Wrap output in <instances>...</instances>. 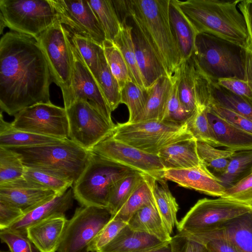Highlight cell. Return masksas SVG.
Here are the masks:
<instances>
[{
	"mask_svg": "<svg viewBox=\"0 0 252 252\" xmlns=\"http://www.w3.org/2000/svg\"><path fill=\"white\" fill-rule=\"evenodd\" d=\"M251 174H252V170H251Z\"/></svg>",
	"mask_w": 252,
	"mask_h": 252,
	"instance_id": "6125c7cd",
	"label": "cell"
},
{
	"mask_svg": "<svg viewBox=\"0 0 252 252\" xmlns=\"http://www.w3.org/2000/svg\"><path fill=\"white\" fill-rule=\"evenodd\" d=\"M92 151L156 180L163 179L164 169L158 155L145 153L115 139L112 135L97 144Z\"/></svg>",
	"mask_w": 252,
	"mask_h": 252,
	"instance_id": "5bb4252c",
	"label": "cell"
},
{
	"mask_svg": "<svg viewBox=\"0 0 252 252\" xmlns=\"http://www.w3.org/2000/svg\"><path fill=\"white\" fill-rule=\"evenodd\" d=\"M102 47L107 64L121 90L126 83L131 80L127 65L120 51L113 42L106 40Z\"/></svg>",
	"mask_w": 252,
	"mask_h": 252,
	"instance_id": "ee69618b",
	"label": "cell"
},
{
	"mask_svg": "<svg viewBox=\"0 0 252 252\" xmlns=\"http://www.w3.org/2000/svg\"><path fill=\"white\" fill-rule=\"evenodd\" d=\"M2 112L0 111V147H30L57 143L64 140L17 129L11 123L4 121Z\"/></svg>",
	"mask_w": 252,
	"mask_h": 252,
	"instance_id": "f1b7e54d",
	"label": "cell"
},
{
	"mask_svg": "<svg viewBox=\"0 0 252 252\" xmlns=\"http://www.w3.org/2000/svg\"><path fill=\"white\" fill-rule=\"evenodd\" d=\"M245 48L239 45L204 33L197 34L194 61L208 78L245 80Z\"/></svg>",
	"mask_w": 252,
	"mask_h": 252,
	"instance_id": "5b68a950",
	"label": "cell"
},
{
	"mask_svg": "<svg viewBox=\"0 0 252 252\" xmlns=\"http://www.w3.org/2000/svg\"><path fill=\"white\" fill-rule=\"evenodd\" d=\"M163 179L214 197H222L226 189L218 176L203 163L188 169L164 170Z\"/></svg>",
	"mask_w": 252,
	"mask_h": 252,
	"instance_id": "e0dca14e",
	"label": "cell"
},
{
	"mask_svg": "<svg viewBox=\"0 0 252 252\" xmlns=\"http://www.w3.org/2000/svg\"><path fill=\"white\" fill-rule=\"evenodd\" d=\"M238 7L244 16L248 32L245 47V79L252 89V0H242Z\"/></svg>",
	"mask_w": 252,
	"mask_h": 252,
	"instance_id": "bcb514c9",
	"label": "cell"
},
{
	"mask_svg": "<svg viewBox=\"0 0 252 252\" xmlns=\"http://www.w3.org/2000/svg\"><path fill=\"white\" fill-rule=\"evenodd\" d=\"M88 2L104 31L106 40L113 42L122 24L112 1L89 0Z\"/></svg>",
	"mask_w": 252,
	"mask_h": 252,
	"instance_id": "8d00e7d4",
	"label": "cell"
},
{
	"mask_svg": "<svg viewBox=\"0 0 252 252\" xmlns=\"http://www.w3.org/2000/svg\"><path fill=\"white\" fill-rule=\"evenodd\" d=\"M112 136L117 140L155 155L168 145L193 138L186 123L158 120L118 123Z\"/></svg>",
	"mask_w": 252,
	"mask_h": 252,
	"instance_id": "52a82bcc",
	"label": "cell"
},
{
	"mask_svg": "<svg viewBox=\"0 0 252 252\" xmlns=\"http://www.w3.org/2000/svg\"><path fill=\"white\" fill-rule=\"evenodd\" d=\"M206 233L228 239L239 252H252V212L228 222L217 230Z\"/></svg>",
	"mask_w": 252,
	"mask_h": 252,
	"instance_id": "83f0119b",
	"label": "cell"
},
{
	"mask_svg": "<svg viewBox=\"0 0 252 252\" xmlns=\"http://www.w3.org/2000/svg\"><path fill=\"white\" fill-rule=\"evenodd\" d=\"M169 17L183 61L187 60L194 53L198 33L180 9L176 0H170Z\"/></svg>",
	"mask_w": 252,
	"mask_h": 252,
	"instance_id": "d4e9b609",
	"label": "cell"
},
{
	"mask_svg": "<svg viewBox=\"0 0 252 252\" xmlns=\"http://www.w3.org/2000/svg\"><path fill=\"white\" fill-rule=\"evenodd\" d=\"M53 82L37 38L11 31L0 40V107L10 116L41 103H50Z\"/></svg>",
	"mask_w": 252,
	"mask_h": 252,
	"instance_id": "6da1fadb",
	"label": "cell"
},
{
	"mask_svg": "<svg viewBox=\"0 0 252 252\" xmlns=\"http://www.w3.org/2000/svg\"><path fill=\"white\" fill-rule=\"evenodd\" d=\"M147 99L146 89L131 80L127 81L121 90V103L127 106L129 112L128 123L138 121L143 114Z\"/></svg>",
	"mask_w": 252,
	"mask_h": 252,
	"instance_id": "f35d334b",
	"label": "cell"
},
{
	"mask_svg": "<svg viewBox=\"0 0 252 252\" xmlns=\"http://www.w3.org/2000/svg\"><path fill=\"white\" fill-rule=\"evenodd\" d=\"M112 215L107 208L81 206L68 220L57 252H86Z\"/></svg>",
	"mask_w": 252,
	"mask_h": 252,
	"instance_id": "7c38bea8",
	"label": "cell"
},
{
	"mask_svg": "<svg viewBox=\"0 0 252 252\" xmlns=\"http://www.w3.org/2000/svg\"><path fill=\"white\" fill-rule=\"evenodd\" d=\"M132 26V37L137 63L144 88L147 89L159 78L168 76L162 63L142 33L133 23Z\"/></svg>",
	"mask_w": 252,
	"mask_h": 252,
	"instance_id": "ffe728a7",
	"label": "cell"
},
{
	"mask_svg": "<svg viewBox=\"0 0 252 252\" xmlns=\"http://www.w3.org/2000/svg\"><path fill=\"white\" fill-rule=\"evenodd\" d=\"M24 215L21 209L0 199V230L8 228Z\"/></svg>",
	"mask_w": 252,
	"mask_h": 252,
	"instance_id": "9f6ffc18",
	"label": "cell"
},
{
	"mask_svg": "<svg viewBox=\"0 0 252 252\" xmlns=\"http://www.w3.org/2000/svg\"><path fill=\"white\" fill-rule=\"evenodd\" d=\"M0 252H10L9 251L8 252V251H1Z\"/></svg>",
	"mask_w": 252,
	"mask_h": 252,
	"instance_id": "91938a15",
	"label": "cell"
},
{
	"mask_svg": "<svg viewBox=\"0 0 252 252\" xmlns=\"http://www.w3.org/2000/svg\"><path fill=\"white\" fill-rule=\"evenodd\" d=\"M0 10L11 31L36 38L58 20L49 0H0Z\"/></svg>",
	"mask_w": 252,
	"mask_h": 252,
	"instance_id": "30bf717a",
	"label": "cell"
},
{
	"mask_svg": "<svg viewBox=\"0 0 252 252\" xmlns=\"http://www.w3.org/2000/svg\"><path fill=\"white\" fill-rule=\"evenodd\" d=\"M97 83L111 111L121 103V90L107 64L104 51L100 59V67Z\"/></svg>",
	"mask_w": 252,
	"mask_h": 252,
	"instance_id": "60d3db41",
	"label": "cell"
},
{
	"mask_svg": "<svg viewBox=\"0 0 252 252\" xmlns=\"http://www.w3.org/2000/svg\"><path fill=\"white\" fill-rule=\"evenodd\" d=\"M205 252H209V251L207 250V249H206V251Z\"/></svg>",
	"mask_w": 252,
	"mask_h": 252,
	"instance_id": "94428289",
	"label": "cell"
},
{
	"mask_svg": "<svg viewBox=\"0 0 252 252\" xmlns=\"http://www.w3.org/2000/svg\"><path fill=\"white\" fill-rule=\"evenodd\" d=\"M147 252H171L170 242L161 247Z\"/></svg>",
	"mask_w": 252,
	"mask_h": 252,
	"instance_id": "680465c9",
	"label": "cell"
},
{
	"mask_svg": "<svg viewBox=\"0 0 252 252\" xmlns=\"http://www.w3.org/2000/svg\"><path fill=\"white\" fill-rule=\"evenodd\" d=\"M0 239L7 245L10 252H40L27 235L8 228L0 230Z\"/></svg>",
	"mask_w": 252,
	"mask_h": 252,
	"instance_id": "681fc988",
	"label": "cell"
},
{
	"mask_svg": "<svg viewBox=\"0 0 252 252\" xmlns=\"http://www.w3.org/2000/svg\"><path fill=\"white\" fill-rule=\"evenodd\" d=\"M197 33L209 34L245 48L248 32L238 4L242 0H176Z\"/></svg>",
	"mask_w": 252,
	"mask_h": 252,
	"instance_id": "7a4b0ae2",
	"label": "cell"
},
{
	"mask_svg": "<svg viewBox=\"0 0 252 252\" xmlns=\"http://www.w3.org/2000/svg\"><path fill=\"white\" fill-rule=\"evenodd\" d=\"M134 171L92 152L83 171L73 185L74 198L81 206L107 208L113 185Z\"/></svg>",
	"mask_w": 252,
	"mask_h": 252,
	"instance_id": "8992f818",
	"label": "cell"
},
{
	"mask_svg": "<svg viewBox=\"0 0 252 252\" xmlns=\"http://www.w3.org/2000/svg\"><path fill=\"white\" fill-rule=\"evenodd\" d=\"M173 83L172 79L163 76L146 89L147 99L145 108L137 122L153 120H162Z\"/></svg>",
	"mask_w": 252,
	"mask_h": 252,
	"instance_id": "4316f807",
	"label": "cell"
},
{
	"mask_svg": "<svg viewBox=\"0 0 252 252\" xmlns=\"http://www.w3.org/2000/svg\"><path fill=\"white\" fill-rule=\"evenodd\" d=\"M186 236L204 244L209 252H239L228 239L218 235L206 233Z\"/></svg>",
	"mask_w": 252,
	"mask_h": 252,
	"instance_id": "816d5d0a",
	"label": "cell"
},
{
	"mask_svg": "<svg viewBox=\"0 0 252 252\" xmlns=\"http://www.w3.org/2000/svg\"><path fill=\"white\" fill-rule=\"evenodd\" d=\"M197 152L202 162L209 170L219 175L226 169L235 152L220 150L208 144L197 141Z\"/></svg>",
	"mask_w": 252,
	"mask_h": 252,
	"instance_id": "b9f144b4",
	"label": "cell"
},
{
	"mask_svg": "<svg viewBox=\"0 0 252 252\" xmlns=\"http://www.w3.org/2000/svg\"><path fill=\"white\" fill-rule=\"evenodd\" d=\"M15 128L62 139L69 138L65 109L50 103H41L26 108L14 115L11 123Z\"/></svg>",
	"mask_w": 252,
	"mask_h": 252,
	"instance_id": "4fadbf2b",
	"label": "cell"
},
{
	"mask_svg": "<svg viewBox=\"0 0 252 252\" xmlns=\"http://www.w3.org/2000/svg\"><path fill=\"white\" fill-rule=\"evenodd\" d=\"M208 78L209 105L213 104L221 106L252 121V105L251 104L218 85L216 81Z\"/></svg>",
	"mask_w": 252,
	"mask_h": 252,
	"instance_id": "1f68e13d",
	"label": "cell"
},
{
	"mask_svg": "<svg viewBox=\"0 0 252 252\" xmlns=\"http://www.w3.org/2000/svg\"><path fill=\"white\" fill-rule=\"evenodd\" d=\"M120 31L113 42L120 51L127 65L131 81L145 89L136 59L132 37V25L121 23Z\"/></svg>",
	"mask_w": 252,
	"mask_h": 252,
	"instance_id": "d6a6232c",
	"label": "cell"
},
{
	"mask_svg": "<svg viewBox=\"0 0 252 252\" xmlns=\"http://www.w3.org/2000/svg\"><path fill=\"white\" fill-rule=\"evenodd\" d=\"M25 166L10 149L0 147V186L24 178Z\"/></svg>",
	"mask_w": 252,
	"mask_h": 252,
	"instance_id": "7bdbcfd3",
	"label": "cell"
},
{
	"mask_svg": "<svg viewBox=\"0 0 252 252\" xmlns=\"http://www.w3.org/2000/svg\"></svg>",
	"mask_w": 252,
	"mask_h": 252,
	"instance_id": "be15d7a7",
	"label": "cell"
},
{
	"mask_svg": "<svg viewBox=\"0 0 252 252\" xmlns=\"http://www.w3.org/2000/svg\"><path fill=\"white\" fill-rule=\"evenodd\" d=\"M127 224V223L120 219L112 216L108 223L89 244L86 251L98 252L109 243Z\"/></svg>",
	"mask_w": 252,
	"mask_h": 252,
	"instance_id": "7dc6e473",
	"label": "cell"
},
{
	"mask_svg": "<svg viewBox=\"0 0 252 252\" xmlns=\"http://www.w3.org/2000/svg\"><path fill=\"white\" fill-rule=\"evenodd\" d=\"M207 116L219 147L234 152L252 150V134L237 128L209 108Z\"/></svg>",
	"mask_w": 252,
	"mask_h": 252,
	"instance_id": "cb8c5ba5",
	"label": "cell"
},
{
	"mask_svg": "<svg viewBox=\"0 0 252 252\" xmlns=\"http://www.w3.org/2000/svg\"><path fill=\"white\" fill-rule=\"evenodd\" d=\"M57 195L60 194L50 189L39 188L24 178L0 186V199L21 209L24 214Z\"/></svg>",
	"mask_w": 252,
	"mask_h": 252,
	"instance_id": "ac0fdd59",
	"label": "cell"
},
{
	"mask_svg": "<svg viewBox=\"0 0 252 252\" xmlns=\"http://www.w3.org/2000/svg\"><path fill=\"white\" fill-rule=\"evenodd\" d=\"M67 221L65 214L52 216L30 226L27 237L40 252H57Z\"/></svg>",
	"mask_w": 252,
	"mask_h": 252,
	"instance_id": "d6986e66",
	"label": "cell"
},
{
	"mask_svg": "<svg viewBox=\"0 0 252 252\" xmlns=\"http://www.w3.org/2000/svg\"><path fill=\"white\" fill-rule=\"evenodd\" d=\"M208 108L213 113L237 128L252 134V121L216 104H211Z\"/></svg>",
	"mask_w": 252,
	"mask_h": 252,
	"instance_id": "f5cc1de1",
	"label": "cell"
},
{
	"mask_svg": "<svg viewBox=\"0 0 252 252\" xmlns=\"http://www.w3.org/2000/svg\"><path fill=\"white\" fill-rule=\"evenodd\" d=\"M170 0H132L131 18L172 78L183 61L169 17Z\"/></svg>",
	"mask_w": 252,
	"mask_h": 252,
	"instance_id": "3957f363",
	"label": "cell"
},
{
	"mask_svg": "<svg viewBox=\"0 0 252 252\" xmlns=\"http://www.w3.org/2000/svg\"><path fill=\"white\" fill-rule=\"evenodd\" d=\"M65 109L68 121L69 138L82 148L92 151L112 135L116 125L109 122L89 102L77 100Z\"/></svg>",
	"mask_w": 252,
	"mask_h": 252,
	"instance_id": "8fae6325",
	"label": "cell"
},
{
	"mask_svg": "<svg viewBox=\"0 0 252 252\" xmlns=\"http://www.w3.org/2000/svg\"><path fill=\"white\" fill-rule=\"evenodd\" d=\"M71 40L97 82L103 53L102 46L91 38L76 34L71 36Z\"/></svg>",
	"mask_w": 252,
	"mask_h": 252,
	"instance_id": "74e56055",
	"label": "cell"
},
{
	"mask_svg": "<svg viewBox=\"0 0 252 252\" xmlns=\"http://www.w3.org/2000/svg\"><path fill=\"white\" fill-rule=\"evenodd\" d=\"M24 178L40 188L50 189L58 194L66 191L73 184L39 170L25 167Z\"/></svg>",
	"mask_w": 252,
	"mask_h": 252,
	"instance_id": "f6af8a7d",
	"label": "cell"
},
{
	"mask_svg": "<svg viewBox=\"0 0 252 252\" xmlns=\"http://www.w3.org/2000/svg\"><path fill=\"white\" fill-rule=\"evenodd\" d=\"M71 37L68 30L58 20L36 38L46 58L53 82L60 88L64 102L70 93L73 73Z\"/></svg>",
	"mask_w": 252,
	"mask_h": 252,
	"instance_id": "9c48e42d",
	"label": "cell"
},
{
	"mask_svg": "<svg viewBox=\"0 0 252 252\" xmlns=\"http://www.w3.org/2000/svg\"><path fill=\"white\" fill-rule=\"evenodd\" d=\"M58 20L73 34L93 39L101 46L104 31L87 0H49Z\"/></svg>",
	"mask_w": 252,
	"mask_h": 252,
	"instance_id": "9a60e30c",
	"label": "cell"
},
{
	"mask_svg": "<svg viewBox=\"0 0 252 252\" xmlns=\"http://www.w3.org/2000/svg\"><path fill=\"white\" fill-rule=\"evenodd\" d=\"M72 50L74 58L72 82L69 96L64 102V108L76 100H86L109 122L114 123L111 118L112 111L98 84L73 44Z\"/></svg>",
	"mask_w": 252,
	"mask_h": 252,
	"instance_id": "2e32d148",
	"label": "cell"
},
{
	"mask_svg": "<svg viewBox=\"0 0 252 252\" xmlns=\"http://www.w3.org/2000/svg\"><path fill=\"white\" fill-rule=\"evenodd\" d=\"M145 174L134 171L118 180L112 187L107 208L115 216L145 179Z\"/></svg>",
	"mask_w": 252,
	"mask_h": 252,
	"instance_id": "836d02e7",
	"label": "cell"
},
{
	"mask_svg": "<svg viewBox=\"0 0 252 252\" xmlns=\"http://www.w3.org/2000/svg\"><path fill=\"white\" fill-rule=\"evenodd\" d=\"M194 138L182 140L168 145L158 153L164 170L182 169L196 167L202 163Z\"/></svg>",
	"mask_w": 252,
	"mask_h": 252,
	"instance_id": "603a6c76",
	"label": "cell"
},
{
	"mask_svg": "<svg viewBox=\"0 0 252 252\" xmlns=\"http://www.w3.org/2000/svg\"><path fill=\"white\" fill-rule=\"evenodd\" d=\"M8 149L18 156L25 167L73 184L83 171L92 153L70 139L55 143Z\"/></svg>",
	"mask_w": 252,
	"mask_h": 252,
	"instance_id": "277c9868",
	"label": "cell"
},
{
	"mask_svg": "<svg viewBox=\"0 0 252 252\" xmlns=\"http://www.w3.org/2000/svg\"><path fill=\"white\" fill-rule=\"evenodd\" d=\"M195 63L193 56L183 61L173 76L177 83L180 101L186 112L192 116L197 106L194 93Z\"/></svg>",
	"mask_w": 252,
	"mask_h": 252,
	"instance_id": "f546056e",
	"label": "cell"
},
{
	"mask_svg": "<svg viewBox=\"0 0 252 252\" xmlns=\"http://www.w3.org/2000/svg\"><path fill=\"white\" fill-rule=\"evenodd\" d=\"M252 150L235 152L225 170L218 177L228 189L251 174Z\"/></svg>",
	"mask_w": 252,
	"mask_h": 252,
	"instance_id": "d590c367",
	"label": "cell"
},
{
	"mask_svg": "<svg viewBox=\"0 0 252 252\" xmlns=\"http://www.w3.org/2000/svg\"><path fill=\"white\" fill-rule=\"evenodd\" d=\"M221 197L238 202L252 210V174L226 189Z\"/></svg>",
	"mask_w": 252,
	"mask_h": 252,
	"instance_id": "f907efd6",
	"label": "cell"
},
{
	"mask_svg": "<svg viewBox=\"0 0 252 252\" xmlns=\"http://www.w3.org/2000/svg\"><path fill=\"white\" fill-rule=\"evenodd\" d=\"M251 212L249 207L227 198H204L197 201L176 226L181 234H202L217 230Z\"/></svg>",
	"mask_w": 252,
	"mask_h": 252,
	"instance_id": "ba28073f",
	"label": "cell"
},
{
	"mask_svg": "<svg viewBox=\"0 0 252 252\" xmlns=\"http://www.w3.org/2000/svg\"><path fill=\"white\" fill-rule=\"evenodd\" d=\"M208 107L199 106L196 111L186 122L188 129L198 142L208 144L215 147L219 144L209 121Z\"/></svg>",
	"mask_w": 252,
	"mask_h": 252,
	"instance_id": "ab89813d",
	"label": "cell"
},
{
	"mask_svg": "<svg viewBox=\"0 0 252 252\" xmlns=\"http://www.w3.org/2000/svg\"><path fill=\"white\" fill-rule=\"evenodd\" d=\"M155 179L146 174L143 181L114 216L127 223L137 211L152 203H154L153 185Z\"/></svg>",
	"mask_w": 252,
	"mask_h": 252,
	"instance_id": "e575fe53",
	"label": "cell"
},
{
	"mask_svg": "<svg viewBox=\"0 0 252 252\" xmlns=\"http://www.w3.org/2000/svg\"><path fill=\"white\" fill-rule=\"evenodd\" d=\"M169 242L135 230L127 224L109 243L97 252H147Z\"/></svg>",
	"mask_w": 252,
	"mask_h": 252,
	"instance_id": "7402d4cb",
	"label": "cell"
},
{
	"mask_svg": "<svg viewBox=\"0 0 252 252\" xmlns=\"http://www.w3.org/2000/svg\"><path fill=\"white\" fill-rule=\"evenodd\" d=\"M153 193L157 210L168 232L171 235L178 222L177 214L179 205L168 188L167 181L164 179H155Z\"/></svg>",
	"mask_w": 252,
	"mask_h": 252,
	"instance_id": "4dcf8cb0",
	"label": "cell"
},
{
	"mask_svg": "<svg viewBox=\"0 0 252 252\" xmlns=\"http://www.w3.org/2000/svg\"><path fill=\"white\" fill-rule=\"evenodd\" d=\"M127 224L135 230L149 234L162 242H170L172 238L155 202L137 211L129 219Z\"/></svg>",
	"mask_w": 252,
	"mask_h": 252,
	"instance_id": "484cf974",
	"label": "cell"
},
{
	"mask_svg": "<svg viewBox=\"0 0 252 252\" xmlns=\"http://www.w3.org/2000/svg\"><path fill=\"white\" fill-rule=\"evenodd\" d=\"M216 82L252 105V89L245 80L228 78L221 79Z\"/></svg>",
	"mask_w": 252,
	"mask_h": 252,
	"instance_id": "db71d44e",
	"label": "cell"
},
{
	"mask_svg": "<svg viewBox=\"0 0 252 252\" xmlns=\"http://www.w3.org/2000/svg\"><path fill=\"white\" fill-rule=\"evenodd\" d=\"M171 252H205V245L178 233L170 241Z\"/></svg>",
	"mask_w": 252,
	"mask_h": 252,
	"instance_id": "11a10c76",
	"label": "cell"
},
{
	"mask_svg": "<svg viewBox=\"0 0 252 252\" xmlns=\"http://www.w3.org/2000/svg\"><path fill=\"white\" fill-rule=\"evenodd\" d=\"M121 23L126 22L132 13V0H112Z\"/></svg>",
	"mask_w": 252,
	"mask_h": 252,
	"instance_id": "6f0895ef",
	"label": "cell"
},
{
	"mask_svg": "<svg viewBox=\"0 0 252 252\" xmlns=\"http://www.w3.org/2000/svg\"><path fill=\"white\" fill-rule=\"evenodd\" d=\"M173 86L169 97L162 120L184 124L191 116L185 110L179 98L177 83L173 76Z\"/></svg>",
	"mask_w": 252,
	"mask_h": 252,
	"instance_id": "c3c4849f",
	"label": "cell"
},
{
	"mask_svg": "<svg viewBox=\"0 0 252 252\" xmlns=\"http://www.w3.org/2000/svg\"><path fill=\"white\" fill-rule=\"evenodd\" d=\"M74 198L72 189L70 188L64 193L57 195L50 200L25 213L8 229L27 235L26 231L30 226L52 216L65 214L72 207Z\"/></svg>",
	"mask_w": 252,
	"mask_h": 252,
	"instance_id": "44dd1931",
	"label": "cell"
}]
</instances>
